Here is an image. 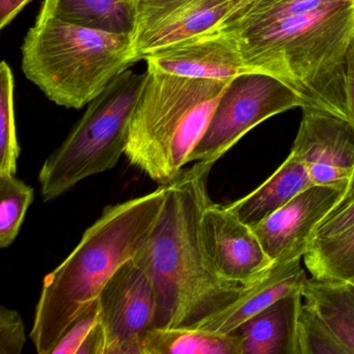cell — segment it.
Listing matches in <instances>:
<instances>
[{
	"label": "cell",
	"mask_w": 354,
	"mask_h": 354,
	"mask_svg": "<svg viewBox=\"0 0 354 354\" xmlns=\"http://www.w3.org/2000/svg\"><path fill=\"white\" fill-rule=\"evenodd\" d=\"M214 163L196 162L165 185L158 221L138 252L156 294L153 328L200 329L236 301L252 283L223 279L211 262L202 233Z\"/></svg>",
	"instance_id": "obj_1"
},
{
	"label": "cell",
	"mask_w": 354,
	"mask_h": 354,
	"mask_svg": "<svg viewBox=\"0 0 354 354\" xmlns=\"http://www.w3.org/2000/svg\"><path fill=\"white\" fill-rule=\"evenodd\" d=\"M230 35L246 73L272 76L299 97L302 109L351 124L347 55L354 38V0Z\"/></svg>",
	"instance_id": "obj_2"
},
{
	"label": "cell",
	"mask_w": 354,
	"mask_h": 354,
	"mask_svg": "<svg viewBox=\"0 0 354 354\" xmlns=\"http://www.w3.org/2000/svg\"><path fill=\"white\" fill-rule=\"evenodd\" d=\"M165 202V185H160L150 194L107 206L73 252L46 275L30 335L39 354L53 353L113 273L144 248Z\"/></svg>",
	"instance_id": "obj_3"
},
{
	"label": "cell",
	"mask_w": 354,
	"mask_h": 354,
	"mask_svg": "<svg viewBox=\"0 0 354 354\" xmlns=\"http://www.w3.org/2000/svg\"><path fill=\"white\" fill-rule=\"evenodd\" d=\"M130 122L125 156L159 185L176 179L206 133L232 80H198L147 69Z\"/></svg>",
	"instance_id": "obj_4"
},
{
	"label": "cell",
	"mask_w": 354,
	"mask_h": 354,
	"mask_svg": "<svg viewBox=\"0 0 354 354\" xmlns=\"http://www.w3.org/2000/svg\"><path fill=\"white\" fill-rule=\"evenodd\" d=\"M22 71L59 106L80 109L138 63L131 36L37 17L22 45Z\"/></svg>",
	"instance_id": "obj_5"
},
{
	"label": "cell",
	"mask_w": 354,
	"mask_h": 354,
	"mask_svg": "<svg viewBox=\"0 0 354 354\" xmlns=\"http://www.w3.org/2000/svg\"><path fill=\"white\" fill-rule=\"evenodd\" d=\"M148 72L132 70L115 77L88 105L63 144L45 160L39 173L41 194L50 202L82 180L117 167L125 154L130 122Z\"/></svg>",
	"instance_id": "obj_6"
},
{
	"label": "cell",
	"mask_w": 354,
	"mask_h": 354,
	"mask_svg": "<svg viewBox=\"0 0 354 354\" xmlns=\"http://www.w3.org/2000/svg\"><path fill=\"white\" fill-rule=\"evenodd\" d=\"M302 106L299 97L277 78L261 73L242 74L234 78L223 93L188 163H215L259 124Z\"/></svg>",
	"instance_id": "obj_7"
},
{
	"label": "cell",
	"mask_w": 354,
	"mask_h": 354,
	"mask_svg": "<svg viewBox=\"0 0 354 354\" xmlns=\"http://www.w3.org/2000/svg\"><path fill=\"white\" fill-rule=\"evenodd\" d=\"M98 304L105 333L104 354H144L145 339L154 326L156 294L138 254L105 283Z\"/></svg>",
	"instance_id": "obj_8"
},
{
	"label": "cell",
	"mask_w": 354,
	"mask_h": 354,
	"mask_svg": "<svg viewBox=\"0 0 354 354\" xmlns=\"http://www.w3.org/2000/svg\"><path fill=\"white\" fill-rule=\"evenodd\" d=\"M250 0H138L132 34L138 61L221 30Z\"/></svg>",
	"instance_id": "obj_9"
},
{
	"label": "cell",
	"mask_w": 354,
	"mask_h": 354,
	"mask_svg": "<svg viewBox=\"0 0 354 354\" xmlns=\"http://www.w3.org/2000/svg\"><path fill=\"white\" fill-rule=\"evenodd\" d=\"M294 354H354V281H304Z\"/></svg>",
	"instance_id": "obj_10"
},
{
	"label": "cell",
	"mask_w": 354,
	"mask_h": 354,
	"mask_svg": "<svg viewBox=\"0 0 354 354\" xmlns=\"http://www.w3.org/2000/svg\"><path fill=\"white\" fill-rule=\"evenodd\" d=\"M344 196L339 188L310 186L252 227L273 264L301 260L317 227Z\"/></svg>",
	"instance_id": "obj_11"
},
{
	"label": "cell",
	"mask_w": 354,
	"mask_h": 354,
	"mask_svg": "<svg viewBox=\"0 0 354 354\" xmlns=\"http://www.w3.org/2000/svg\"><path fill=\"white\" fill-rule=\"evenodd\" d=\"M292 152L306 165L314 185L347 192L354 169V129L339 118L302 109Z\"/></svg>",
	"instance_id": "obj_12"
},
{
	"label": "cell",
	"mask_w": 354,
	"mask_h": 354,
	"mask_svg": "<svg viewBox=\"0 0 354 354\" xmlns=\"http://www.w3.org/2000/svg\"><path fill=\"white\" fill-rule=\"evenodd\" d=\"M202 233L211 262L227 281L254 283L274 265L252 227L211 198L203 212Z\"/></svg>",
	"instance_id": "obj_13"
},
{
	"label": "cell",
	"mask_w": 354,
	"mask_h": 354,
	"mask_svg": "<svg viewBox=\"0 0 354 354\" xmlns=\"http://www.w3.org/2000/svg\"><path fill=\"white\" fill-rule=\"evenodd\" d=\"M147 69L198 80H232L246 74L233 36L214 32L149 55Z\"/></svg>",
	"instance_id": "obj_14"
},
{
	"label": "cell",
	"mask_w": 354,
	"mask_h": 354,
	"mask_svg": "<svg viewBox=\"0 0 354 354\" xmlns=\"http://www.w3.org/2000/svg\"><path fill=\"white\" fill-rule=\"evenodd\" d=\"M300 262L301 260L273 265L234 304L200 329L227 335L281 298L301 292L308 277Z\"/></svg>",
	"instance_id": "obj_15"
},
{
	"label": "cell",
	"mask_w": 354,
	"mask_h": 354,
	"mask_svg": "<svg viewBox=\"0 0 354 354\" xmlns=\"http://www.w3.org/2000/svg\"><path fill=\"white\" fill-rule=\"evenodd\" d=\"M313 185L304 161L291 151L270 177L227 207L240 221L252 227Z\"/></svg>",
	"instance_id": "obj_16"
},
{
	"label": "cell",
	"mask_w": 354,
	"mask_h": 354,
	"mask_svg": "<svg viewBox=\"0 0 354 354\" xmlns=\"http://www.w3.org/2000/svg\"><path fill=\"white\" fill-rule=\"evenodd\" d=\"M301 292L281 298L243 323L235 333L240 354H294Z\"/></svg>",
	"instance_id": "obj_17"
},
{
	"label": "cell",
	"mask_w": 354,
	"mask_h": 354,
	"mask_svg": "<svg viewBox=\"0 0 354 354\" xmlns=\"http://www.w3.org/2000/svg\"><path fill=\"white\" fill-rule=\"evenodd\" d=\"M138 0H45L38 16L53 15L91 30L132 36Z\"/></svg>",
	"instance_id": "obj_18"
},
{
	"label": "cell",
	"mask_w": 354,
	"mask_h": 354,
	"mask_svg": "<svg viewBox=\"0 0 354 354\" xmlns=\"http://www.w3.org/2000/svg\"><path fill=\"white\" fill-rule=\"evenodd\" d=\"M144 354H240L235 331L221 335L202 329L152 328L144 342Z\"/></svg>",
	"instance_id": "obj_19"
},
{
	"label": "cell",
	"mask_w": 354,
	"mask_h": 354,
	"mask_svg": "<svg viewBox=\"0 0 354 354\" xmlns=\"http://www.w3.org/2000/svg\"><path fill=\"white\" fill-rule=\"evenodd\" d=\"M344 0H250L217 32L239 34L314 13Z\"/></svg>",
	"instance_id": "obj_20"
},
{
	"label": "cell",
	"mask_w": 354,
	"mask_h": 354,
	"mask_svg": "<svg viewBox=\"0 0 354 354\" xmlns=\"http://www.w3.org/2000/svg\"><path fill=\"white\" fill-rule=\"evenodd\" d=\"M304 259L313 277L354 281V227L333 237L315 240Z\"/></svg>",
	"instance_id": "obj_21"
},
{
	"label": "cell",
	"mask_w": 354,
	"mask_h": 354,
	"mask_svg": "<svg viewBox=\"0 0 354 354\" xmlns=\"http://www.w3.org/2000/svg\"><path fill=\"white\" fill-rule=\"evenodd\" d=\"M15 80L7 62L0 66V176L17 175L20 155L15 117Z\"/></svg>",
	"instance_id": "obj_22"
},
{
	"label": "cell",
	"mask_w": 354,
	"mask_h": 354,
	"mask_svg": "<svg viewBox=\"0 0 354 354\" xmlns=\"http://www.w3.org/2000/svg\"><path fill=\"white\" fill-rule=\"evenodd\" d=\"M34 200V188L16 176H0V248L15 241Z\"/></svg>",
	"instance_id": "obj_23"
},
{
	"label": "cell",
	"mask_w": 354,
	"mask_h": 354,
	"mask_svg": "<svg viewBox=\"0 0 354 354\" xmlns=\"http://www.w3.org/2000/svg\"><path fill=\"white\" fill-rule=\"evenodd\" d=\"M100 322L98 299L95 300L84 314L69 327L51 354H77L82 343Z\"/></svg>",
	"instance_id": "obj_24"
},
{
	"label": "cell",
	"mask_w": 354,
	"mask_h": 354,
	"mask_svg": "<svg viewBox=\"0 0 354 354\" xmlns=\"http://www.w3.org/2000/svg\"><path fill=\"white\" fill-rule=\"evenodd\" d=\"M26 343V327L17 310H0V354H20Z\"/></svg>",
	"instance_id": "obj_25"
},
{
	"label": "cell",
	"mask_w": 354,
	"mask_h": 354,
	"mask_svg": "<svg viewBox=\"0 0 354 354\" xmlns=\"http://www.w3.org/2000/svg\"><path fill=\"white\" fill-rule=\"evenodd\" d=\"M352 227H354V194L344 196L321 221L315 231L313 241L333 237Z\"/></svg>",
	"instance_id": "obj_26"
},
{
	"label": "cell",
	"mask_w": 354,
	"mask_h": 354,
	"mask_svg": "<svg viewBox=\"0 0 354 354\" xmlns=\"http://www.w3.org/2000/svg\"><path fill=\"white\" fill-rule=\"evenodd\" d=\"M32 0H0V28L9 26Z\"/></svg>",
	"instance_id": "obj_27"
},
{
	"label": "cell",
	"mask_w": 354,
	"mask_h": 354,
	"mask_svg": "<svg viewBox=\"0 0 354 354\" xmlns=\"http://www.w3.org/2000/svg\"><path fill=\"white\" fill-rule=\"evenodd\" d=\"M347 88L351 113V126L354 129V38L347 55Z\"/></svg>",
	"instance_id": "obj_28"
},
{
	"label": "cell",
	"mask_w": 354,
	"mask_h": 354,
	"mask_svg": "<svg viewBox=\"0 0 354 354\" xmlns=\"http://www.w3.org/2000/svg\"><path fill=\"white\" fill-rule=\"evenodd\" d=\"M354 194V169L353 174H352L351 180H350L349 186H348L347 192H346L345 196H349V194Z\"/></svg>",
	"instance_id": "obj_29"
}]
</instances>
